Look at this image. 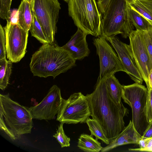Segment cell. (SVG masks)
<instances>
[{
	"label": "cell",
	"mask_w": 152,
	"mask_h": 152,
	"mask_svg": "<svg viewBox=\"0 0 152 152\" xmlns=\"http://www.w3.org/2000/svg\"><path fill=\"white\" fill-rule=\"evenodd\" d=\"M86 96L90 116L99 124L110 143L125 127L124 117L129 110L123 104L118 105L112 99L107 92L105 79H98L93 92Z\"/></svg>",
	"instance_id": "obj_1"
},
{
	"label": "cell",
	"mask_w": 152,
	"mask_h": 152,
	"mask_svg": "<svg viewBox=\"0 0 152 152\" xmlns=\"http://www.w3.org/2000/svg\"><path fill=\"white\" fill-rule=\"evenodd\" d=\"M69 53L54 43L43 44L32 56L29 64L34 76L55 78L75 65Z\"/></svg>",
	"instance_id": "obj_2"
},
{
	"label": "cell",
	"mask_w": 152,
	"mask_h": 152,
	"mask_svg": "<svg viewBox=\"0 0 152 152\" xmlns=\"http://www.w3.org/2000/svg\"><path fill=\"white\" fill-rule=\"evenodd\" d=\"M28 108L10 98L0 94V129L12 140L30 134L33 123Z\"/></svg>",
	"instance_id": "obj_3"
},
{
	"label": "cell",
	"mask_w": 152,
	"mask_h": 152,
	"mask_svg": "<svg viewBox=\"0 0 152 152\" xmlns=\"http://www.w3.org/2000/svg\"><path fill=\"white\" fill-rule=\"evenodd\" d=\"M129 7L127 0H110L102 18L101 35L112 38L121 34L124 38L129 37L134 28Z\"/></svg>",
	"instance_id": "obj_4"
},
{
	"label": "cell",
	"mask_w": 152,
	"mask_h": 152,
	"mask_svg": "<svg viewBox=\"0 0 152 152\" xmlns=\"http://www.w3.org/2000/svg\"><path fill=\"white\" fill-rule=\"evenodd\" d=\"M68 13L75 24L87 35H101L102 17L96 0H69Z\"/></svg>",
	"instance_id": "obj_5"
},
{
	"label": "cell",
	"mask_w": 152,
	"mask_h": 152,
	"mask_svg": "<svg viewBox=\"0 0 152 152\" xmlns=\"http://www.w3.org/2000/svg\"><path fill=\"white\" fill-rule=\"evenodd\" d=\"M148 95L147 88L141 84L135 83L123 86L122 98L131 108L132 124L142 136L149 124L146 115Z\"/></svg>",
	"instance_id": "obj_6"
},
{
	"label": "cell",
	"mask_w": 152,
	"mask_h": 152,
	"mask_svg": "<svg viewBox=\"0 0 152 152\" xmlns=\"http://www.w3.org/2000/svg\"><path fill=\"white\" fill-rule=\"evenodd\" d=\"M31 8L41 25L49 43H55L57 23L61 9L58 0H30Z\"/></svg>",
	"instance_id": "obj_7"
},
{
	"label": "cell",
	"mask_w": 152,
	"mask_h": 152,
	"mask_svg": "<svg viewBox=\"0 0 152 152\" xmlns=\"http://www.w3.org/2000/svg\"><path fill=\"white\" fill-rule=\"evenodd\" d=\"M90 114L86 96L81 92L75 93L67 99H64L56 120L64 124L86 123Z\"/></svg>",
	"instance_id": "obj_8"
},
{
	"label": "cell",
	"mask_w": 152,
	"mask_h": 152,
	"mask_svg": "<svg viewBox=\"0 0 152 152\" xmlns=\"http://www.w3.org/2000/svg\"><path fill=\"white\" fill-rule=\"evenodd\" d=\"M4 27L6 37V49L8 59L12 63L19 62L26 52L28 32L10 18Z\"/></svg>",
	"instance_id": "obj_9"
},
{
	"label": "cell",
	"mask_w": 152,
	"mask_h": 152,
	"mask_svg": "<svg viewBox=\"0 0 152 152\" xmlns=\"http://www.w3.org/2000/svg\"><path fill=\"white\" fill-rule=\"evenodd\" d=\"M93 40L99 59L100 72L98 79H105L118 72H125L118 56L104 37L100 35Z\"/></svg>",
	"instance_id": "obj_10"
},
{
	"label": "cell",
	"mask_w": 152,
	"mask_h": 152,
	"mask_svg": "<svg viewBox=\"0 0 152 152\" xmlns=\"http://www.w3.org/2000/svg\"><path fill=\"white\" fill-rule=\"evenodd\" d=\"M130 44L128 49L132 55L148 89L150 88L148 82L152 63L145 45L142 31H132L129 37Z\"/></svg>",
	"instance_id": "obj_11"
},
{
	"label": "cell",
	"mask_w": 152,
	"mask_h": 152,
	"mask_svg": "<svg viewBox=\"0 0 152 152\" xmlns=\"http://www.w3.org/2000/svg\"><path fill=\"white\" fill-rule=\"evenodd\" d=\"M63 99L60 88L56 85H53L39 103L28 108L32 118L45 120L53 119L58 113Z\"/></svg>",
	"instance_id": "obj_12"
},
{
	"label": "cell",
	"mask_w": 152,
	"mask_h": 152,
	"mask_svg": "<svg viewBox=\"0 0 152 152\" xmlns=\"http://www.w3.org/2000/svg\"><path fill=\"white\" fill-rule=\"evenodd\" d=\"M115 50L126 72L135 83L142 84L144 81L128 47L118 38H105Z\"/></svg>",
	"instance_id": "obj_13"
},
{
	"label": "cell",
	"mask_w": 152,
	"mask_h": 152,
	"mask_svg": "<svg viewBox=\"0 0 152 152\" xmlns=\"http://www.w3.org/2000/svg\"><path fill=\"white\" fill-rule=\"evenodd\" d=\"M87 35L78 28L70 40L61 47L68 51L76 60H81L88 56L90 50L86 39Z\"/></svg>",
	"instance_id": "obj_14"
},
{
	"label": "cell",
	"mask_w": 152,
	"mask_h": 152,
	"mask_svg": "<svg viewBox=\"0 0 152 152\" xmlns=\"http://www.w3.org/2000/svg\"><path fill=\"white\" fill-rule=\"evenodd\" d=\"M141 137L134 128L132 121L130 120L128 125L125 127L116 138L106 146L103 148L101 151L107 152L119 146L128 144L138 145Z\"/></svg>",
	"instance_id": "obj_15"
},
{
	"label": "cell",
	"mask_w": 152,
	"mask_h": 152,
	"mask_svg": "<svg viewBox=\"0 0 152 152\" xmlns=\"http://www.w3.org/2000/svg\"><path fill=\"white\" fill-rule=\"evenodd\" d=\"M18 23L25 30L28 32L32 19L30 0H22L17 11Z\"/></svg>",
	"instance_id": "obj_16"
},
{
	"label": "cell",
	"mask_w": 152,
	"mask_h": 152,
	"mask_svg": "<svg viewBox=\"0 0 152 152\" xmlns=\"http://www.w3.org/2000/svg\"><path fill=\"white\" fill-rule=\"evenodd\" d=\"M105 82L108 93L113 101L116 104L121 105L123 92V86L120 83L114 74L105 79Z\"/></svg>",
	"instance_id": "obj_17"
},
{
	"label": "cell",
	"mask_w": 152,
	"mask_h": 152,
	"mask_svg": "<svg viewBox=\"0 0 152 152\" xmlns=\"http://www.w3.org/2000/svg\"><path fill=\"white\" fill-rule=\"evenodd\" d=\"M130 7L147 19L152 26V0H127Z\"/></svg>",
	"instance_id": "obj_18"
},
{
	"label": "cell",
	"mask_w": 152,
	"mask_h": 152,
	"mask_svg": "<svg viewBox=\"0 0 152 152\" xmlns=\"http://www.w3.org/2000/svg\"><path fill=\"white\" fill-rule=\"evenodd\" d=\"M77 146L81 150L88 152H99L103 148L93 136L84 134H82L78 138Z\"/></svg>",
	"instance_id": "obj_19"
},
{
	"label": "cell",
	"mask_w": 152,
	"mask_h": 152,
	"mask_svg": "<svg viewBox=\"0 0 152 152\" xmlns=\"http://www.w3.org/2000/svg\"><path fill=\"white\" fill-rule=\"evenodd\" d=\"M12 62L6 58L0 60V88L3 91L9 83L12 72Z\"/></svg>",
	"instance_id": "obj_20"
},
{
	"label": "cell",
	"mask_w": 152,
	"mask_h": 152,
	"mask_svg": "<svg viewBox=\"0 0 152 152\" xmlns=\"http://www.w3.org/2000/svg\"><path fill=\"white\" fill-rule=\"evenodd\" d=\"M129 14L131 21L136 30L147 31L152 27L147 19L130 6Z\"/></svg>",
	"instance_id": "obj_21"
},
{
	"label": "cell",
	"mask_w": 152,
	"mask_h": 152,
	"mask_svg": "<svg viewBox=\"0 0 152 152\" xmlns=\"http://www.w3.org/2000/svg\"><path fill=\"white\" fill-rule=\"evenodd\" d=\"M89 129L91 132V135L95 136L96 140L100 139L104 143L108 145L110 142L105 136L103 131L99 123L94 119L89 118L86 121Z\"/></svg>",
	"instance_id": "obj_22"
},
{
	"label": "cell",
	"mask_w": 152,
	"mask_h": 152,
	"mask_svg": "<svg viewBox=\"0 0 152 152\" xmlns=\"http://www.w3.org/2000/svg\"><path fill=\"white\" fill-rule=\"evenodd\" d=\"M32 19L29 29L31 35L42 44L49 43L37 17L32 12Z\"/></svg>",
	"instance_id": "obj_23"
},
{
	"label": "cell",
	"mask_w": 152,
	"mask_h": 152,
	"mask_svg": "<svg viewBox=\"0 0 152 152\" xmlns=\"http://www.w3.org/2000/svg\"><path fill=\"white\" fill-rule=\"evenodd\" d=\"M64 124L61 123L58 127L56 133L53 135L60 145L62 148L69 147L70 145V138L65 134L63 129Z\"/></svg>",
	"instance_id": "obj_24"
},
{
	"label": "cell",
	"mask_w": 152,
	"mask_h": 152,
	"mask_svg": "<svg viewBox=\"0 0 152 152\" xmlns=\"http://www.w3.org/2000/svg\"><path fill=\"white\" fill-rule=\"evenodd\" d=\"M12 0H0V17L3 20L9 19Z\"/></svg>",
	"instance_id": "obj_25"
},
{
	"label": "cell",
	"mask_w": 152,
	"mask_h": 152,
	"mask_svg": "<svg viewBox=\"0 0 152 152\" xmlns=\"http://www.w3.org/2000/svg\"><path fill=\"white\" fill-rule=\"evenodd\" d=\"M143 39L152 63V27L147 31H142Z\"/></svg>",
	"instance_id": "obj_26"
},
{
	"label": "cell",
	"mask_w": 152,
	"mask_h": 152,
	"mask_svg": "<svg viewBox=\"0 0 152 152\" xmlns=\"http://www.w3.org/2000/svg\"><path fill=\"white\" fill-rule=\"evenodd\" d=\"M6 40L4 27L0 25V60L6 58Z\"/></svg>",
	"instance_id": "obj_27"
},
{
	"label": "cell",
	"mask_w": 152,
	"mask_h": 152,
	"mask_svg": "<svg viewBox=\"0 0 152 152\" xmlns=\"http://www.w3.org/2000/svg\"><path fill=\"white\" fill-rule=\"evenodd\" d=\"M148 90V95L146 103V118L149 123L152 121V89Z\"/></svg>",
	"instance_id": "obj_28"
},
{
	"label": "cell",
	"mask_w": 152,
	"mask_h": 152,
	"mask_svg": "<svg viewBox=\"0 0 152 152\" xmlns=\"http://www.w3.org/2000/svg\"><path fill=\"white\" fill-rule=\"evenodd\" d=\"M129 150L131 151L152 152V138H148L147 143L145 148H129Z\"/></svg>",
	"instance_id": "obj_29"
},
{
	"label": "cell",
	"mask_w": 152,
	"mask_h": 152,
	"mask_svg": "<svg viewBox=\"0 0 152 152\" xmlns=\"http://www.w3.org/2000/svg\"><path fill=\"white\" fill-rule=\"evenodd\" d=\"M110 0H101L97 2V5L99 12L103 14L109 3Z\"/></svg>",
	"instance_id": "obj_30"
},
{
	"label": "cell",
	"mask_w": 152,
	"mask_h": 152,
	"mask_svg": "<svg viewBox=\"0 0 152 152\" xmlns=\"http://www.w3.org/2000/svg\"><path fill=\"white\" fill-rule=\"evenodd\" d=\"M142 137L145 138H152V121L149 123Z\"/></svg>",
	"instance_id": "obj_31"
},
{
	"label": "cell",
	"mask_w": 152,
	"mask_h": 152,
	"mask_svg": "<svg viewBox=\"0 0 152 152\" xmlns=\"http://www.w3.org/2000/svg\"><path fill=\"white\" fill-rule=\"evenodd\" d=\"M148 82L150 88L152 89V69L149 74Z\"/></svg>",
	"instance_id": "obj_32"
},
{
	"label": "cell",
	"mask_w": 152,
	"mask_h": 152,
	"mask_svg": "<svg viewBox=\"0 0 152 152\" xmlns=\"http://www.w3.org/2000/svg\"><path fill=\"white\" fill-rule=\"evenodd\" d=\"M63 0L64 1H65V2L68 3L69 0Z\"/></svg>",
	"instance_id": "obj_33"
},
{
	"label": "cell",
	"mask_w": 152,
	"mask_h": 152,
	"mask_svg": "<svg viewBox=\"0 0 152 152\" xmlns=\"http://www.w3.org/2000/svg\"><path fill=\"white\" fill-rule=\"evenodd\" d=\"M101 0H97V2H99V1H100Z\"/></svg>",
	"instance_id": "obj_34"
}]
</instances>
